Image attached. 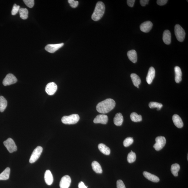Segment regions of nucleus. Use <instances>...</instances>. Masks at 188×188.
<instances>
[{"label": "nucleus", "instance_id": "41", "mask_svg": "<svg viewBox=\"0 0 188 188\" xmlns=\"http://www.w3.org/2000/svg\"><path fill=\"white\" fill-rule=\"evenodd\" d=\"M137 88H139V86H137Z\"/></svg>", "mask_w": 188, "mask_h": 188}, {"label": "nucleus", "instance_id": "25", "mask_svg": "<svg viewBox=\"0 0 188 188\" xmlns=\"http://www.w3.org/2000/svg\"><path fill=\"white\" fill-rule=\"evenodd\" d=\"M10 173V169L7 167L0 174V180H6L9 178Z\"/></svg>", "mask_w": 188, "mask_h": 188}, {"label": "nucleus", "instance_id": "16", "mask_svg": "<svg viewBox=\"0 0 188 188\" xmlns=\"http://www.w3.org/2000/svg\"><path fill=\"white\" fill-rule=\"evenodd\" d=\"M163 40L167 45L170 44L171 42V34L169 30H165L163 35Z\"/></svg>", "mask_w": 188, "mask_h": 188}, {"label": "nucleus", "instance_id": "38", "mask_svg": "<svg viewBox=\"0 0 188 188\" xmlns=\"http://www.w3.org/2000/svg\"><path fill=\"white\" fill-rule=\"evenodd\" d=\"M135 1V0H128L127 1V4L129 6L132 7L134 6Z\"/></svg>", "mask_w": 188, "mask_h": 188}, {"label": "nucleus", "instance_id": "1", "mask_svg": "<svg viewBox=\"0 0 188 188\" xmlns=\"http://www.w3.org/2000/svg\"><path fill=\"white\" fill-rule=\"evenodd\" d=\"M115 104V102L113 99H107L99 103L96 106V109L100 113H107L114 109Z\"/></svg>", "mask_w": 188, "mask_h": 188}, {"label": "nucleus", "instance_id": "4", "mask_svg": "<svg viewBox=\"0 0 188 188\" xmlns=\"http://www.w3.org/2000/svg\"><path fill=\"white\" fill-rule=\"evenodd\" d=\"M174 33L178 41L182 42L184 41L185 36V32L183 28L179 24H176L175 26Z\"/></svg>", "mask_w": 188, "mask_h": 188}, {"label": "nucleus", "instance_id": "36", "mask_svg": "<svg viewBox=\"0 0 188 188\" xmlns=\"http://www.w3.org/2000/svg\"><path fill=\"white\" fill-rule=\"evenodd\" d=\"M117 188H126L123 182L121 180H118L117 182Z\"/></svg>", "mask_w": 188, "mask_h": 188}, {"label": "nucleus", "instance_id": "32", "mask_svg": "<svg viewBox=\"0 0 188 188\" xmlns=\"http://www.w3.org/2000/svg\"><path fill=\"white\" fill-rule=\"evenodd\" d=\"M134 139L132 137H129L126 138L123 142V145L125 147H128L133 143Z\"/></svg>", "mask_w": 188, "mask_h": 188}, {"label": "nucleus", "instance_id": "31", "mask_svg": "<svg viewBox=\"0 0 188 188\" xmlns=\"http://www.w3.org/2000/svg\"><path fill=\"white\" fill-rule=\"evenodd\" d=\"M149 106L150 109L157 108V110H159L162 107L163 104L157 102H151L149 104Z\"/></svg>", "mask_w": 188, "mask_h": 188}, {"label": "nucleus", "instance_id": "11", "mask_svg": "<svg viewBox=\"0 0 188 188\" xmlns=\"http://www.w3.org/2000/svg\"><path fill=\"white\" fill-rule=\"evenodd\" d=\"M71 183V179L70 177L65 175L63 177L60 183V188H68Z\"/></svg>", "mask_w": 188, "mask_h": 188}, {"label": "nucleus", "instance_id": "3", "mask_svg": "<svg viewBox=\"0 0 188 188\" xmlns=\"http://www.w3.org/2000/svg\"><path fill=\"white\" fill-rule=\"evenodd\" d=\"M79 117L77 114H73L69 116H65L62 117V122L66 124H74L78 122Z\"/></svg>", "mask_w": 188, "mask_h": 188}, {"label": "nucleus", "instance_id": "27", "mask_svg": "<svg viewBox=\"0 0 188 188\" xmlns=\"http://www.w3.org/2000/svg\"><path fill=\"white\" fill-rule=\"evenodd\" d=\"M180 169V166L177 163H174L172 165L171 168V171L174 176L177 177L178 176V172Z\"/></svg>", "mask_w": 188, "mask_h": 188}, {"label": "nucleus", "instance_id": "8", "mask_svg": "<svg viewBox=\"0 0 188 188\" xmlns=\"http://www.w3.org/2000/svg\"><path fill=\"white\" fill-rule=\"evenodd\" d=\"M18 81L16 78L12 74H9L4 79L3 83L4 86H7L16 83Z\"/></svg>", "mask_w": 188, "mask_h": 188}, {"label": "nucleus", "instance_id": "33", "mask_svg": "<svg viewBox=\"0 0 188 188\" xmlns=\"http://www.w3.org/2000/svg\"><path fill=\"white\" fill-rule=\"evenodd\" d=\"M20 9V6L19 5H17L16 4H14L13 5L11 14L13 16H15L19 12Z\"/></svg>", "mask_w": 188, "mask_h": 188}, {"label": "nucleus", "instance_id": "5", "mask_svg": "<svg viewBox=\"0 0 188 188\" xmlns=\"http://www.w3.org/2000/svg\"><path fill=\"white\" fill-rule=\"evenodd\" d=\"M156 143L153 146L156 150L160 151L164 147L166 142V138L163 136H158L155 139Z\"/></svg>", "mask_w": 188, "mask_h": 188}, {"label": "nucleus", "instance_id": "35", "mask_svg": "<svg viewBox=\"0 0 188 188\" xmlns=\"http://www.w3.org/2000/svg\"><path fill=\"white\" fill-rule=\"evenodd\" d=\"M68 2L69 3L70 6L72 8H75L77 7L79 5V1H74V0H69Z\"/></svg>", "mask_w": 188, "mask_h": 188}, {"label": "nucleus", "instance_id": "9", "mask_svg": "<svg viewBox=\"0 0 188 188\" xmlns=\"http://www.w3.org/2000/svg\"><path fill=\"white\" fill-rule=\"evenodd\" d=\"M57 88V85L56 83L54 82H50L46 85L45 91L49 95L52 96L56 93Z\"/></svg>", "mask_w": 188, "mask_h": 188}, {"label": "nucleus", "instance_id": "6", "mask_svg": "<svg viewBox=\"0 0 188 188\" xmlns=\"http://www.w3.org/2000/svg\"><path fill=\"white\" fill-rule=\"evenodd\" d=\"M43 148L39 146L34 150L33 153L30 157L29 162L33 163L35 162L39 159L43 151Z\"/></svg>", "mask_w": 188, "mask_h": 188}, {"label": "nucleus", "instance_id": "26", "mask_svg": "<svg viewBox=\"0 0 188 188\" xmlns=\"http://www.w3.org/2000/svg\"><path fill=\"white\" fill-rule=\"evenodd\" d=\"M7 104V101L4 97L0 96V112H3L5 111Z\"/></svg>", "mask_w": 188, "mask_h": 188}, {"label": "nucleus", "instance_id": "18", "mask_svg": "<svg viewBox=\"0 0 188 188\" xmlns=\"http://www.w3.org/2000/svg\"><path fill=\"white\" fill-rule=\"evenodd\" d=\"M44 179L45 183L47 185H50L54 181V178L52 173L50 170H47L45 172L44 175Z\"/></svg>", "mask_w": 188, "mask_h": 188}, {"label": "nucleus", "instance_id": "28", "mask_svg": "<svg viewBox=\"0 0 188 188\" xmlns=\"http://www.w3.org/2000/svg\"><path fill=\"white\" fill-rule=\"evenodd\" d=\"M131 120L134 122H139L142 120V117L141 115H138L136 113L133 112L131 114Z\"/></svg>", "mask_w": 188, "mask_h": 188}, {"label": "nucleus", "instance_id": "17", "mask_svg": "<svg viewBox=\"0 0 188 188\" xmlns=\"http://www.w3.org/2000/svg\"><path fill=\"white\" fill-rule=\"evenodd\" d=\"M143 175L147 179L151 182L157 183L159 181V178L156 176L147 172H143Z\"/></svg>", "mask_w": 188, "mask_h": 188}, {"label": "nucleus", "instance_id": "40", "mask_svg": "<svg viewBox=\"0 0 188 188\" xmlns=\"http://www.w3.org/2000/svg\"><path fill=\"white\" fill-rule=\"evenodd\" d=\"M87 187H87V186L86 187V186L85 185L84 183L82 182H81L79 183V188H88Z\"/></svg>", "mask_w": 188, "mask_h": 188}, {"label": "nucleus", "instance_id": "14", "mask_svg": "<svg viewBox=\"0 0 188 188\" xmlns=\"http://www.w3.org/2000/svg\"><path fill=\"white\" fill-rule=\"evenodd\" d=\"M155 71L154 68L151 67L149 68L148 71L146 80L148 84H150L152 82L155 77Z\"/></svg>", "mask_w": 188, "mask_h": 188}, {"label": "nucleus", "instance_id": "39", "mask_svg": "<svg viewBox=\"0 0 188 188\" xmlns=\"http://www.w3.org/2000/svg\"><path fill=\"white\" fill-rule=\"evenodd\" d=\"M149 0H140V2L142 6H145L149 3Z\"/></svg>", "mask_w": 188, "mask_h": 188}, {"label": "nucleus", "instance_id": "15", "mask_svg": "<svg viewBox=\"0 0 188 188\" xmlns=\"http://www.w3.org/2000/svg\"><path fill=\"white\" fill-rule=\"evenodd\" d=\"M172 121L175 126L178 128H181L184 124L181 118L177 114H174L172 117Z\"/></svg>", "mask_w": 188, "mask_h": 188}, {"label": "nucleus", "instance_id": "34", "mask_svg": "<svg viewBox=\"0 0 188 188\" xmlns=\"http://www.w3.org/2000/svg\"><path fill=\"white\" fill-rule=\"evenodd\" d=\"M23 1L26 6L30 8H33L34 5V0H24Z\"/></svg>", "mask_w": 188, "mask_h": 188}, {"label": "nucleus", "instance_id": "10", "mask_svg": "<svg viewBox=\"0 0 188 188\" xmlns=\"http://www.w3.org/2000/svg\"><path fill=\"white\" fill-rule=\"evenodd\" d=\"M63 43L58 44H49L47 45L45 47V50L50 53H54L59 49L64 46Z\"/></svg>", "mask_w": 188, "mask_h": 188}, {"label": "nucleus", "instance_id": "23", "mask_svg": "<svg viewBox=\"0 0 188 188\" xmlns=\"http://www.w3.org/2000/svg\"><path fill=\"white\" fill-rule=\"evenodd\" d=\"M130 76L133 83L134 86L137 87L139 86L141 82V79L136 74L134 73L131 74Z\"/></svg>", "mask_w": 188, "mask_h": 188}, {"label": "nucleus", "instance_id": "20", "mask_svg": "<svg viewBox=\"0 0 188 188\" xmlns=\"http://www.w3.org/2000/svg\"><path fill=\"white\" fill-rule=\"evenodd\" d=\"M123 121V117L121 113H118L116 114L114 119V122L117 126H121Z\"/></svg>", "mask_w": 188, "mask_h": 188}, {"label": "nucleus", "instance_id": "12", "mask_svg": "<svg viewBox=\"0 0 188 188\" xmlns=\"http://www.w3.org/2000/svg\"><path fill=\"white\" fill-rule=\"evenodd\" d=\"M153 24L150 21H146L142 23L140 26V29L144 33H147L152 29Z\"/></svg>", "mask_w": 188, "mask_h": 188}, {"label": "nucleus", "instance_id": "7", "mask_svg": "<svg viewBox=\"0 0 188 188\" xmlns=\"http://www.w3.org/2000/svg\"><path fill=\"white\" fill-rule=\"evenodd\" d=\"M4 144L10 153H12L17 151V146L12 138H9L4 142Z\"/></svg>", "mask_w": 188, "mask_h": 188}, {"label": "nucleus", "instance_id": "21", "mask_svg": "<svg viewBox=\"0 0 188 188\" xmlns=\"http://www.w3.org/2000/svg\"><path fill=\"white\" fill-rule=\"evenodd\" d=\"M175 73V81L177 83H179L182 80V72L180 68L178 66L174 67Z\"/></svg>", "mask_w": 188, "mask_h": 188}, {"label": "nucleus", "instance_id": "13", "mask_svg": "<svg viewBox=\"0 0 188 188\" xmlns=\"http://www.w3.org/2000/svg\"><path fill=\"white\" fill-rule=\"evenodd\" d=\"M108 119L107 115L104 114L99 115L94 119V123H101L105 124H107Z\"/></svg>", "mask_w": 188, "mask_h": 188}, {"label": "nucleus", "instance_id": "24", "mask_svg": "<svg viewBox=\"0 0 188 188\" xmlns=\"http://www.w3.org/2000/svg\"><path fill=\"white\" fill-rule=\"evenodd\" d=\"M92 167L93 170L96 173L102 174V170L101 166L99 163L96 161H93L92 163Z\"/></svg>", "mask_w": 188, "mask_h": 188}, {"label": "nucleus", "instance_id": "22", "mask_svg": "<svg viewBox=\"0 0 188 188\" xmlns=\"http://www.w3.org/2000/svg\"><path fill=\"white\" fill-rule=\"evenodd\" d=\"M99 149L104 154L109 155L111 153V150L109 148L103 144H100L98 146Z\"/></svg>", "mask_w": 188, "mask_h": 188}, {"label": "nucleus", "instance_id": "19", "mask_svg": "<svg viewBox=\"0 0 188 188\" xmlns=\"http://www.w3.org/2000/svg\"><path fill=\"white\" fill-rule=\"evenodd\" d=\"M127 56L129 59L134 63H135L137 62V53L135 50H132L129 51L127 53Z\"/></svg>", "mask_w": 188, "mask_h": 188}, {"label": "nucleus", "instance_id": "2", "mask_svg": "<svg viewBox=\"0 0 188 188\" xmlns=\"http://www.w3.org/2000/svg\"><path fill=\"white\" fill-rule=\"evenodd\" d=\"M105 7L104 4L102 1L97 3L95 8L92 16V19L94 21L99 20L103 16L105 12Z\"/></svg>", "mask_w": 188, "mask_h": 188}, {"label": "nucleus", "instance_id": "37", "mask_svg": "<svg viewBox=\"0 0 188 188\" xmlns=\"http://www.w3.org/2000/svg\"><path fill=\"white\" fill-rule=\"evenodd\" d=\"M168 1L167 0H157V3L159 6H163L166 4Z\"/></svg>", "mask_w": 188, "mask_h": 188}, {"label": "nucleus", "instance_id": "29", "mask_svg": "<svg viewBox=\"0 0 188 188\" xmlns=\"http://www.w3.org/2000/svg\"><path fill=\"white\" fill-rule=\"evenodd\" d=\"M20 17L22 19L26 20L28 18V11L26 8H20L19 10Z\"/></svg>", "mask_w": 188, "mask_h": 188}, {"label": "nucleus", "instance_id": "30", "mask_svg": "<svg viewBox=\"0 0 188 188\" xmlns=\"http://www.w3.org/2000/svg\"><path fill=\"white\" fill-rule=\"evenodd\" d=\"M136 156L135 153L132 151H131L129 153L127 157V161L129 163H132L136 161Z\"/></svg>", "mask_w": 188, "mask_h": 188}]
</instances>
